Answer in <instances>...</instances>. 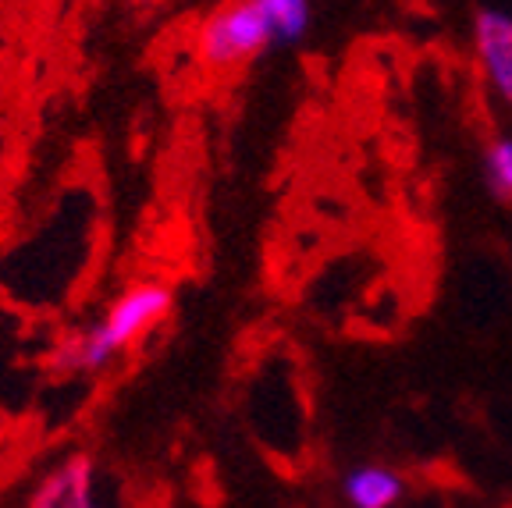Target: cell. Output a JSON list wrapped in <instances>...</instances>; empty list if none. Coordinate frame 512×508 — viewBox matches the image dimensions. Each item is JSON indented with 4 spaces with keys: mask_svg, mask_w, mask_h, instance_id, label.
Instances as JSON below:
<instances>
[{
    "mask_svg": "<svg viewBox=\"0 0 512 508\" xmlns=\"http://www.w3.org/2000/svg\"><path fill=\"white\" fill-rule=\"evenodd\" d=\"M29 508H111L100 494V473H96L93 455L75 452L57 462L36 484Z\"/></svg>",
    "mask_w": 512,
    "mask_h": 508,
    "instance_id": "obj_3",
    "label": "cell"
},
{
    "mask_svg": "<svg viewBox=\"0 0 512 508\" xmlns=\"http://www.w3.org/2000/svg\"><path fill=\"white\" fill-rule=\"evenodd\" d=\"M345 498L352 508H392L402 498V477L384 466H360L345 477Z\"/></svg>",
    "mask_w": 512,
    "mask_h": 508,
    "instance_id": "obj_5",
    "label": "cell"
},
{
    "mask_svg": "<svg viewBox=\"0 0 512 508\" xmlns=\"http://www.w3.org/2000/svg\"><path fill=\"white\" fill-rule=\"evenodd\" d=\"M473 54L491 93L512 107V15L484 8L473 18Z\"/></svg>",
    "mask_w": 512,
    "mask_h": 508,
    "instance_id": "obj_4",
    "label": "cell"
},
{
    "mask_svg": "<svg viewBox=\"0 0 512 508\" xmlns=\"http://www.w3.org/2000/svg\"><path fill=\"white\" fill-rule=\"evenodd\" d=\"M271 43H278V36L256 0H221L196 25V57L214 75L239 72Z\"/></svg>",
    "mask_w": 512,
    "mask_h": 508,
    "instance_id": "obj_2",
    "label": "cell"
},
{
    "mask_svg": "<svg viewBox=\"0 0 512 508\" xmlns=\"http://www.w3.org/2000/svg\"><path fill=\"white\" fill-rule=\"evenodd\" d=\"M264 15L271 18L274 36L281 43H296L310 29V0H256Z\"/></svg>",
    "mask_w": 512,
    "mask_h": 508,
    "instance_id": "obj_6",
    "label": "cell"
},
{
    "mask_svg": "<svg viewBox=\"0 0 512 508\" xmlns=\"http://www.w3.org/2000/svg\"><path fill=\"white\" fill-rule=\"evenodd\" d=\"M171 310H175L171 285L153 278L128 285L107 306V313L96 324L64 334L61 342L54 345V352H50L54 374H72V377L100 374L118 352L132 349L150 331H157L171 317Z\"/></svg>",
    "mask_w": 512,
    "mask_h": 508,
    "instance_id": "obj_1",
    "label": "cell"
},
{
    "mask_svg": "<svg viewBox=\"0 0 512 508\" xmlns=\"http://www.w3.org/2000/svg\"><path fill=\"white\" fill-rule=\"evenodd\" d=\"M128 4L139 11H157V8H164V4H171V0H128Z\"/></svg>",
    "mask_w": 512,
    "mask_h": 508,
    "instance_id": "obj_8",
    "label": "cell"
},
{
    "mask_svg": "<svg viewBox=\"0 0 512 508\" xmlns=\"http://www.w3.org/2000/svg\"><path fill=\"white\" fill-rule=\"evenodd\" d=\"M484 178L498 199H512V135H495L484 150Z\"/></svg>",
    "mask_w": 512,
    "mask_h": 508,
    "instance_id": "obj_7",
    "label": "cell"
}]
</instances>
